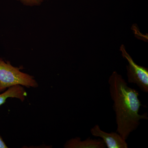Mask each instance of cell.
<instances>
[{"instance_id": "obj_1", "label": "cell", "mask_w": 148, "mask_h": 148, "mask_svg": "<svg viewBox=\"0 0 148 148\" xmlns=\"http://www.w3.org/2000/svg\"><path fill=\"white\" fill-rule=\"evenodd\" d=\"M108 83L115 113L116 132L126 140L130 133L139 127L141 120H148V114H139L142 106L139 99V92L128 86L120 74L116 71L113 72L109 77Z\"/></svg>"}, {"instance_id": "obj_2", "label": "cell", "mask_w": 148, "mask_h": 148, "mask_svg": "<svg viewBox=\"0 0 148 148\" xmlns=\"http://www.w3.org/2000/svg\"><path fill=\"white\" fill-rule=\"evenodd\" d=\"M16 85L28 88L38 86L34 77L21 71L19 68L0 58V92Z\"/></svg>"}, {"instance_id": "obj_3", "label": "cell", "mask_w": 148, "mask_h": 148, "mask_svg": "<svg viewBox=\"0 0 148 148\" xmlns=\"http://www.w3.org/2000/svg\"><path fill=\"white\" fill-rule=\"evenodd\" d=\"M120 50L123 58L126 59L128 64L126 66L127 82L137 85L141 90L148 92V69L139 66L135 63L131 56L127 53L124 45L121 46Z\"/></svg>"}, {"instance_id": "obj_4", "label": "cell", "mask_w": 148, "mask_h": 148, "mask_svg": "<svg viewBox=\"0 0 148 148\" xmlns=\"http://www.w3.org/2000/svg\"><path fill=\"white\" fill-rule=\"evenodd\" d=\"M94 137H100L104 141L108 148H127L126 140L117 132L108 133L103 131L98 124L95 125L90 130Z\"/></svg>"}, {"instance_id": "obj_5", "label": "cell", "mask_w": 148, "mask_h": 148, "mask_svg": "<svg viewBox=\"0 0 148 148\" xmlns=\"http://www.w3.org/2000/svg\"><path fill=\"white\" fill-rule=\"evenodd\" d=\"M65 148H105L106 146L101 139H92L90 137L82 141L79 137L68 140L64 145Z\"/></svg>"}, {"instance_id": "obj_6", "label": "cell", "mask_w": 148, "mask_h": 148, "mask_svg": "<svg viewBox=\"0 0 148 148\" xmlns=\"http://www.w3.org/2000/svg\"><path fill=\"white\" fill-rule=\"evenodd\" d=\"M27 95V92L23 86L20 85L13 86L0 94V106L4 104L8 98H16L24 101Z\"/></svg>"}, {"instance_id": "obj_7", "label": "cell", "mask_w": 148, "mask_h": 148, "mask_svg": "<svg viewBox=\"0 0 148 148\" xmlns=\"http://www.w3.org/2000/svg\"><path fill=\"white\" fill-rule=\"evenodd\" d=\"M21 2L24 5L27 6L38 5L45 0H17Z\"/></svg>"}, {"instance_id": "obj_8", "label": "cell", "mask_w": 148, "mask_h": 148, "mask_svg": "<svg viewBox=\"0 0 148 148\" xmlns=\"http://www.w3.org/2000/svg\"><path fill=\"white\" fill-rule=\"evenodd\" d=\"M8 147L6 145L2 137L0 136V148H7Z\"/></svg>"}]
</instances>
